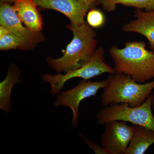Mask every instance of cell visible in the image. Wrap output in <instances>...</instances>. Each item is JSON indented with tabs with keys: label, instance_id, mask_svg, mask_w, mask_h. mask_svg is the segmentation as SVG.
<instances>
[{
	"label": "cell",
	"instance_id": "obj_1",
	"mask_svg": "<svg viewBox=\"0 0 154 154\" xmlns=\"http://www.w3.org/2000/svg\"><path fill=\"white\" fill-rule=\"evenodd\" d=\"M109 53L116 72L128 75L140 83L154 79V52L147 49L144 42H128L121 48L113 45Z\"/></svg>",
	"mask_w": 154,
	"mask_h": 154
},
{
	"label": "cell",
	"instance_id": "obj_2",
	"mask_svg": "<svg viewBox=\"0 0 154 154\" xmlns=\"http://www.w3.org/2000/svg\"><path fill=\"white\" fill-rule=\"evenodd\" d=\"M66 27L72 32L73 38L63 51L62 56L47 58L50 67L58 73H66L83 66L90 60L97 46L96 32L87 22L79 27L70 24Z\"/></svg>",
	"mask_w": 154,
	"mask_h": 154
},
{
	"label": "cell",
	"instance_id": "obj_3",
	"mask_svg": "<svg viewBox=\"0 0 154 154\" xmlns=\"http://www.w3.org/2000/svg\"><path fill=\"white\" fill-rule=\"evenodd\" d=\"M107 85L100 97L104 106L127 104L131 107L139 106L152 94L154 79L149 82L140 83L131 77L122 73L111 74L107 79Z\"/></svg>",
	"mask_w": 154,
	"mask_h": 154
},
{
	"label": "cell",
	"instance_id": "obj_4",
	"mask_svg": "<svg viewBox=\"0 0 154 154\" xmlns=\"http://www.w3.org/2000/svg\"><path fill=\"white\" fill-rule=\"evenodd\" d=\"M152 100L151 94L142 105L136 107H131L123 103L104 106L96 115L98 123L103 125L108 122L119 120L145 127L154 131Z\"/></svg>",
	"mask_w": 154,
	"mask_h": 154
},
{
	"label": "cell",
	"instance_id": "obj_5",
	"mask_svg": "<svg viewBox=\"0 0 154 154\" xmlns=\"http://www.w3.org/2000/svg\"><path fill=\"white\" fill-rule=\"evenodd\" d=\"M104 54L103 48H99L95 51L90 60L79 68L65 73L64 74L58 73L53 75L45 74L43 75L41 77L42 80L51 85L50 94L53 96H57L61 91L65 83L73 78L89 80L103 74H111L116 72L114 68L105 62Z\"/></svg>",
	"mask_w": 154,
	"mask_h": 154
},
{
	"label": "cell",
	"instance_id": "obj_6",
	"mask_svg": "<svg viewBox=\"0 0 154 154\" xmlns=\"http://www.w3.org/2000/svg\"><path fill=\"white\" fill-rule=\"evenodd\" d=\"M107 85V80L100 82H92L83 79L75 88L64 92L61 91L57 95L54 105L56 107L66 106L72 112V125L76 126L79 123V106L84 99L96 96L99 90Z\"/></svg>",
	"mask_w": 154,
	"mask_h": 154
},
{
	"label": "cell",
	"instance_id": "obj_7",
	"mask_svg": "<svg viewBox=\"0 0 154 154\" xmlns=\"http://www.w3.org/2000/svg\"><path fill=\"white\" fill-rule=\"evenodd\" d=\"M101 144L107 154H125L134 134L136 125L113 121L105 125Z\"/></svg>",
	"mask_w": 154,
	"mask_h": 154
},
{
	"label": "cell",
	"instance_id": "obj_8",
	"mask_svg": "<svg viewBox=\"0 0 154 154\" xmlns=\"http://www.w3.org/2000/svg\"><path fill=\"white\" fill-rule=\"evenodd\" d=\"M0 24L21 39L24 49L32 48L44 40V37L40 32L33 31L22 25L13 5L10 3H1Z\"/></svg>",
	"mask_w": 154,
	"mask_h": 154
},
{
	"label": "cell",
	"instance_id": "obj_9",
	"mask_svg": "<svg viewBox=\"0 0 154 154\" xmlns=\"http://www.w3.org/2000/svg\"><path fill=\"white\" fill-rule=\"evenodd\" d=\"M42 9L55 10L66 16L70 25L79 27L85 24V17L89 11L82 0H33Z\"/></svg>",
	"mask_w": 154,
	"mask_h": 154
},
{
	"label": "cell",
	"instance_id": "obj_10",
	"mask_svg": "<svg viewBox=\"0 0 154 154\" xmlns=\"http://www.w3.org/2000/svg\"><path fill=\"white\" fill-rule=\"evenodd\" d=\"M134 18L123 25V30L144 36L148 41L149 47L154 52V11H143L137 9Z\"/></svg>",
	"mask_w": 154,
	"mask_h": 154
},
{
	"label": "cell",
	"instance_id": "obj_11",
	"mask_svg": "<svg viewBox=\"0 0 154 154\" xmlns=\"http://www.w3.org/2000/svg\"><path fill=\"white\" fill-rule=\"evenodd\" d=\"M13 6L17 16L27 28L40 32L43 20L37 9L38 6L33 0H17Z\"/></svg>",
	"mask_w": 154,
	"mask_h": 154
},
{
	"label": "cell",
	"instance_id": "obj_12",
	"mask_svg": "<svg viewBox=\"0 0 154 154\" xmlns=\"http://www.w3.org/2000/svg\"><path fill=\"white\" fill-rule=\"evenodd\" d=\"M20 69L14 64L9 67L5 79L0 83V109L6 113L12 111L11 94L13 87L21 82Z\"/></svg>",
	"mask_w": 154,
	"mask_h": 154
},
{
	"label": "cell",
	"instance_id": "obj_13",
	"mask_svg": "<svg viewBox=\"0 0 154 154\" xmlns=\"http://www.w3.org/2000/svg\"><path fill=\"white\" fill-rule=\"evenodd\" d=\"M154 144V131L136 125L134 134L125 154H143Z\"/></svg>",
	"mask_w": 154,
	"mask_h": 154
},
{
	"label": "cell",
	"instance_id": "obj_14",
	"mask_svg": "<svg viewBox=\"0 0 154 154\" xmlns=\"http://www.w3.org/2000/svg\"><path fill=\"white\" fill-rule=\"evenodd\" d=\"M100 4L108 12L115 11L117 5L146 11H154V0H100Z\"/></svg>",
	"mask_w": 154,
	"mask_h": 154
},
{
	"label": "cell",
	"instance_id": "obj_15",
	"mask_svg": "<svg viewBox=\"0 0 154 154\" xmlns=\"http://www.w3.org/2000/svg\"><path fill=\"white\" fill-rule=\"evenodd\" d=\"M24 49V45L20 38L11 33L0 37V49L2 51Z\"/></svg>",
	"mask_w": 154,
	"mask_h": 154
},
{
	"label": "cell",
	"instance_id": "obj_16",
	"mask_svg": "<svg viewBox=\"0 0 154 154\" xmlns=\"http://www.w3.org/2000/svg\"><path fill=\"white\" fill-rule=\"evenodd\" d=\"M105 14L99 9H90L87 15V23L92 28H101L105 25Z\"/></svg>",
	"mask_w": 154,
	"mask_h": 154
},
{
	"label": "cell",
	"instance_id": "obj_17",
	"mask_svg": "<svg viewBox=\"0 0 154 154\" xmlns=\"http://www.w3.org/2000/svg\"><path fill=\"white\" fill-rule=\"evenodd\" d=\"M83 139L85 142L86 143L96 154H107V152L102 146H100L93 142L89 140L88 139L83 137Z\"/></svg>",
	"mask_w": 154,
	"mask_h": 154
},
{
	"label": "cell",
	"instance_id": "obj_18",
	"mask_svg": "<svg viewBox=\"0 0 154 154\" xmlns=\"http://www.w3.org/2000/svg\"><path fill=\"white\" fill-rule=\"evenodd\" d=\"M82 1L90 10L100 4V0H82Z\"/></svg>",
	"mask_w": 154,
	"mask_h": 154
},
{
	"label": "cell",
	"instance_id": "obj_19",
	"mask_svg": "<svg viewBox=\"0 0 154 154\" xmlns=\"http://www.w3.org/2000/svg\"><path fill=\"white\" fill-rule=\"evenodd\" d=\"M10 33V31L8 30V28L1 25L0 26V37H2V36Z\"/></svg>",
	"mask_w": 154,
	"mask_h": 154
},
{
	"label": "cell",
	"instance_id": "obj_20",
	"mask_svg": "<svg viewBox=\"0 0 154 154\" xmlns=\"http://www.w3.org/2000/svg\"><path fill=\"white\" fill-rule=\"evenodd\" d=\"M152 111L154 117V92L152 93Z\"/></svg>",
	"mask_w": 154,
	"mask_h": 154
},
{
	"label": "cell",
	"instance_id": "obj_21",
	"mask_svg": "<svg viewBox=\"0 0 154 154\" xmlns=\"http://www.w3.org/2000/svg\"><path fill=\"white\" fill-rule=\"evenodd\" d=\"M17 0H0L1 3H8L10 4L14 3Z\"/></svg>",
	"mask_w": 154,
	"mask_h": 154
}]
</instances>
